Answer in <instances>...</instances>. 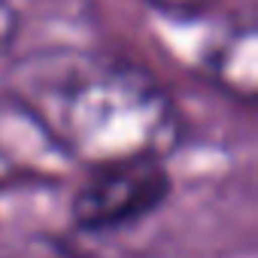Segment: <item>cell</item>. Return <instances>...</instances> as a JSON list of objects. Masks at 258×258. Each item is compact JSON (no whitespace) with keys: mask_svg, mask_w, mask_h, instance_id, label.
<instances>
[{"mask_svg":"<svg viewBox=\"0 0 258 258\" xmlns=\"http://www.w3.org/2000/svg\"><path fill=\"white\" fill-rule=\"evenodd\" d=\"M10 94L49 140L91 170L161 158L176 134L164 88L137 64L103 52H31L13 67Z\"/></svg>","mask_w":258,"mask_h":258,"instance_id":"cell-1","label":"cell"},{"mask_svg":"<svg viewBox=\"0 0 258 258\" xmlns=\"http://www.w3.org/2000/svg\"><path fill=\"white\" fill-rule=\"evenodd\" d=\"M170 195L161 158H131L94 167L76 188L70 216L82 231H115L152 216Z\"/></svg>","mask_w":258,"mask_h":258,"instance_id":"cell-2","label":"cell"},{"mask_svg":"<svg viewBox=\"0 0 258 258\" xmlns=\"http://www.w3.org/2000/svg\"><path fill=\"white\" fill-rule=\"evenodd\" d=\"M210 70L231 91L252 97V91H255V34H252V28L234 31L213 55Z\"/></svg>","mask_w":258,"mask_h":258,"instance_id":"cell-3","label":"cell"},{"mask_svg":"<svg viewBox=\"0 0 258 258\" xmlns=\"http://www.w3.org/2000/svg\"><path fill=\"white\" fill-rule=\"evenodd\" d=\"M149 7H155L164 16H179V19H198L207 16L219 0H146Z\"/></svg>","mask_w":258,"mask_h":258,"instance_id":"cell-4","label":"cell"},{"mask_svg":"<svg viewBox=\"0 0 258 258\" xmlns=\"http://www.w3.org/2000/svg\"><path fill=\"white\" fill-rule=\"evenodd\" d=\"M16 31H19V13L10 0H0V52L10 49V43L16 40Z\"/></svg>","mask_w":258,"mask_h":258,"instance_id":"cell-5","label":"cell"}]
</instances>
